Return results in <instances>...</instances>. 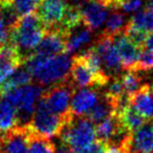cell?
<instances>
[{
  "mask_svg": "<svg viewBox=\"0 0 153 153\" xmlns=\"http://www.w3.org/2000/svg\"><path fill=\"white\" fill-rule=\"evenodd\" d=\"M114 42L121 56L123 69L134 70L140 60L143 48L132 42L124 33L114 37Z\"/></svg>",
  "mask_w": 153,
  "mask_h": 153,
  "instance_id": "obj_15",
  "label": "cell"
},
{
  "mask_svg": "<svg viewBox=\"0 0 153 153\" xmlns=\"http://www.w3.org/2000/svg\"><path fill=\"white\" fill-rule=\"evenodd\" d=\"M130 27L137 30L140 32L150 34L153 32V15L149 10L138 11L128 21Z\"/></svg>",
  "mask_w": 153,
  "mask_h": 153,
  "instance_id": "obj_24",
  "label": "cell"
},
{
  "mask_svg": "<svg viewBox=\"0 0 153 153\" xmlns=\"http://www.w3.org/2000/svg\"><path fill=\"white\" fill-rule=\"evenodd\" d=\"M12 27L2 17H0V46L9 43L7 41L11 39Z\"/></svg>",
  "mask_w": 153,
  "mask_h": 153,
  "instance_id": "obj_30",
  "label": "cell"
},
{
  "mask_svg": "<svg viewBox=\"0 0 153 153\" xmlns=\"http://www.w3.org/2000/svg\"><path fill=\"white\" fill-rule=\"evenodd\" d=\"M60 138L72 150L85 148L97 140L96 126L87 117L72 115L62 130Z\"/></svg>",
  "mask_w": 153,
  "mask_h": 153,
  "instance_id": "obj_5",
  "label": "cell"
},
{
  "mask_svg": "<svg viewBox=\"0 0 153 153\" xmlns=\"http://www.w3.org/2000/svg\"><path fill=\"white\" fill-rule=\"evenodd\" d=\"M76 90V87L69 79L68 81L45 89L42 99L46 102L53 112L61 117H66L71 113L70 104Z\"/></svg>",
  "mask_w": 153,
  "mask_h": 153,
  "instance_id": "obj_6",
  "label": "cell"
},
{
  "mask_svg": "<svg viewBox=\"0 0 153 153\" xmlns=\"http://www.w3.org/2000/svg\"><path fill=\"white\" fill-rule=\"evenodd\" d=\"M102 94L92 88L76 90L72 97L70 111L74 117H86L100 101Z\"/></svg>",
  "mask_w": 153,
  "mask_h": 153,
  "instance_id": "obj_14",
  "label": "cell"
},
{
  "mask_svg": "<svg viewBox=\"0 0 153 153\" xmlns=\"http://www.w3.org/2000/svg\"><path fill=\"white\" fill-rule=\"evenodd\" d=\"M107 147H108V144L97 140L96 142L92 143L88 147L81 149H74V150H72V153H106Z\"/></svg>",
  "mask_w": 153,
  "mask_h": 153,
  "instance_id": "obj_29",
  "label": "cell"
},
{
  "mask_svg": "<svg viewBox=\"0 0 153 153\" xmlns=\"http://www.w3.org/2000/svg\"><path fill=\"white\" fill-rule=\"evenodd\" d=\"M33 82V76L26 68H18L9 79L0 85V98L16 88L28 85Z\"/></svg>",
  "mask_w": 153,
  "mask_h": 153,
  "instance_id": "obj_22",
  "label": "cell"
},
{
  "mask_svg": "<svg viewBox=\"0 0 153 153\" xmlns=\"http://www.w3.org/2000/svg\"><path fill=\"white\" fill-rule=\"evenodd\" d=\"M65 0H41L37 15L42 20L47 30L59 28L67 11Z\"/></svg>",
  "mask_w": 153,
  "mask_h": 153,
  "instance_id": "obj_10",
  "label": "cell"
},
{
  "mask_svg": "<svg viewBox=\"0 0 153 153\" xmlns=\"http://www.w3.org/2000/svg\"><path fill=\"white\" fill-rule=\"evenodd\" d=\"M47 28L42 20L36 14H30L20 17L11 30V41L20 51L27 53L36 51L42 39L44 38Z\"/></svg>",
  "mask_w": 153,
  "mask_h": 153,
  "instance_id": "obj_2",
  "label": "cell"
},
{
  "mask_svg": "<svg viewBox=\"0 0 153 153\" xmlns=\"http://www.w3.org/2000/svg\"><path fill=\"white\" fill-rule=\"evenodd\" d=\"M121 78L125 88V92L129 98L143 87L142 76L138 74V71L136 70H127V72L124 74Z\"/></svg>",
  "mask_w": 153,
  "mask_h": 153,
  "instance_id": "obj_26",
  "label": "cell"
},
{
  "mask_svg": "<svg viewBox=\"0 0 153 153\" xmlns=\"http://www.w3.org/2000/svg\"><path fill=\"white\" fill-rule=\"evenodd\" d=\"M55 144L49 138L30 133L28 153H56Z\"/></svg>",
  "mask_w": 153,
  "mask_h": 153,
  "instance_id": "obj_25",
  "label": "cell"
},
{
  "mask_svg": "<svg viewBox=\"0 0 153 153\" xmlns=\"http://www.w3.org/2000/svg\"><path fill=\"white\" fill-rule=\"evenodd\" d=\"M24 63V57L12 42L0 46V85Z\"/></svg>",
  "mask_w": 153,
  "mask_h": 153,
  "instance_id": "obj_12",
  "label": "cell"
},
{
  "mask_svg": "<svg viewBox=\"0 0 153 153\" xmlns=\"http://www.w3.org/2000/svg\"><path fill=\"white\" fill-rule=\"evenodd\" d=\"M117 115L121 122V125L128 133L136 131L146 123V119L142 117L130 104L121 109Z\"/></svg>",
  "mask_w": 153,
  "mask_h": 153,
  "instance_id": "obj_19",
  "label": "cell"
},
{
  "mask_svg": "<svg viewBox=\"0 0 153 153\" xmlns=\"http://www.w3.org/2000/svg\"><path fill=\"white\" fill-rule=\"evenodd\" d=\"M130 105L147 121L153 120V84H145L129 98Z\"/></svg>",
  "mask_w": 153,
  "mask_h": 153,
  "instance_id": "obj_17",
  "label": "cell"
},
{
  "mask_svg": "<svg viewBox=\"0 0 153 153\" xmlns=\"http://www.w3.org/2000/svg\"><path fill=\"white\" fill-rule=\"evenodd\" d=\"M92 40V30L89 27L82 23L81 25L76 26L74 30L67 33L66 35V45H65V53H72L80 51L89 44Z\"/></svg>",
  "mask_w": 153,
  "mask_h": 153,
  "instance_id": "obj_18",
  "label": "cell"
},
{
  "mask_svg": "<svg viewBox=\"0 0 153 153\" xmlns=\"http://www.w3.org/2000/svg\"><path fill=\"white\" fill-rule=\"evenodd\" d=\"M112 114H117V109H115L114 104L106 96H104V94H102L100 101L88 112L86 117L94 124H99L100 122L104 121L105 119H107Z\"/></svg>",
  "mask_w": 153,
  "mask_h": 153,
  "instance_id": "obj_21",
  "label": "cell"
},
{
  "mask_svg": "<svg viewBox=\"0 0 153 153\" xmlns=\"http://www.w3.org/2000/svg\"><path fill=\"white\" fill-rule=\"evenodd\" d=\"M19 117L15 107L4 99L0 100V134L19 126Z\"/></svg>",
  "mask_w": 153,
  "mask_h": 153,
  "instance_id": "obj_20",
  "label": "cell"
},
{
  "mask_svg": "<svg viewBox=\"0 0 153 153\" xmlns=\"http://www.w3.org/2000/svg\"><path fill=\"white\" fill-rule=\"evenodd\" d=\"M120 145L126 153H153V120L128 134Z\"/></svg>",
  "mask_w": 153,
  "mask_h": 153,
  "instance_id": "obj_8",
  "label": "cell"
},
{
  "mask_svg": "<svg viewBox=\"0 0 153 153\" xmlns=\"http://www.w3.org/2000/svg\"><path fill=\"white\" fill-rule=\"evenodd\" d=\"M72 115H74L72 113L66 117L56 114L51 110L46 102L41 98L37 105L34 115L26 124V127L28 128L30 133L51 140V137L60 136L66 123Z\"/></svg>",
  "mask_w": 153,
  "mask_h": 153,
  "instance_id": "obj_3",
  "label": "cell"
},
{
  "mask_svg": "<svg viewBox=\"0 0 153 153\" xmlns=\"http://www.w3.org/2000/svg\"><path fill=\"white\" fill-rule=\"evenodd\" d=\"M69 79L74 87L79 89L101 87L98 76L90 69L82 53L72 58Z\"/></svg>",
  "mask_w": 153,
  "mask_h": 153,
  "instance_id": "obj_11",
  "label": "cell"
},
{
  "mask_svg": "<svg viewBox=\"0 0 153 153\" xmlns=\"http://www.w3.org/2000/svg\"><path fill=\"white\" fill-rule=\"evenodd\" d=\"M86 0H72V4L71 5H74V7H81L82 5L85 3ZM88 1V0H87Z\"/></svg>",
  "mask_w": 153,
  "mask_h": 153,
  "instance_id": "obj_34",
  "label": "cell"
},
{
  "mask_svg": "<svg viewBox=\"0 0 153 153\" xmlns=\"http://www.w3.org/2000/svg\"><path fill=\"white\" fill-rule=\"evenodd\" d=\"M41 0H13V7L19 17L34 14L38 10Z\"/></svg>",
  "mask_w": 153,
  "mask_h": 153,
  "instance_id": "obj_27",
  "label": "cell"
},
{
  "mask_svg": "<svg viewBox=\"0 0 153 153\" xmlns=\"http://www.w3.org/2000/svg\"><path fill=\"white\" fill-rule=\"evenodd\" d=\"M56 153H72V149L70 148L68 145L62 143V144H60L59 147L57 148Z\"/></svg>",
  "mask_w": 153,
  "mask_h": 153,
  "instance_id": "obj_32",
  "label": "cell"
},
{
  "mask_svg": "<svg viewBox=\"0 0 153 153\" xmlns=\"http://www.w3.org/2000/svg\"><path fill=\"white\" fill-rule=\"evenodd\" d=\"M128 25V22L124 13L114 10L113 12L109 13L108 18L105 23V34L109 35L111 37H115L120 34H123L125 32L126 27Z\"/></svg>",
  "mask_w": 153,
  "mask_h": 153,
  "instance_id": "obj_23",
  "label": "cell"
},
{
  "mask_svg": "<svg viewBox=\"0 0 153 153\" xmlns=\"http://www.w3.org/2000/svg\"><path fill=\"white\" fill-rule=\"evenodd\" d=\"M66 34L59 28L49 30L36 48L35 53L44 56H56L65 53Z\"/></svg>",
  "mask_w": 153,
  "mask_h": 153,
  "instance_id": "obj_16",
  "label": "cell"
},
{
  "mask_svg": "<svg viewBox=\"0 0 153 153\" xmlns=\"http://www.w3.org/2000/svg\"><path fill=\"white\" fill-rule=\"evenodd\" d=\"M30 131L26 125L0 134V153H28Z\"/></svg>",
  "mask_w": 153,
  "mask_h": 153,
  "instance_id": "obj_9",
  "label": "cell"
},
{
  "mask_svg": "<svg viewBox=\"0 0 153 153\" xmlns=\"http://www.w3.org/2000/svg\"><path fill=\"white\" fill-rule=\"evenodd\" d=\"M82 21L91 30L101 28L109 15V7L102 0H88L81 7Z\"/></svg>",
  "mask_w": 153,
  "mask_h": 153,
  "instance_id": "obj_13",
  "label": "cell"
},
{
  "mask_svg": "<svg viewBox=\"0 0 153 153\" xmlns=\"http://www.w3.org/2000/svg\"><path fill=\"white\" fill-rule=\"evenodd\" d=\"M147 10H149L153 15V0H150V1H149L148 5H147Z\"/></svg>",
  "mask_w": 153,
  "mask_h": 153,
  "instance_id": "obj_35",
  "label": "cell"
},
{
  "mask_svg": "<svg viewBox=\"0 0 153 153\" xmlns=\"http://www.w3.org/2000/svg\"><path fill=\"white\" fill-rule=\"evenodd\" d=\"M94 47L100 55L106 74L110 78L117 76L123 68V64L117 47L115 45L114 37L103 33L99 36Z\"/></svg>",
  "mask_w": 153,
  "mask_h": 153,
  "instance_id": "obj_7",
  "label": "cell"
},
{
  "mask_svg": "<svg viewBox=\"0 0 153 153\" xmlns=\"http://www.w3.org/2000/svg\"><path fill=\"white\" fill-rule=\"evenodd\" d=\"M106 153H126L120 144H108Z\"/></svg>",
  "mask_w": 153,
  "mask_h": 153,
  "instance_id": "obj_31",
  "label": "cell"
},
{
  "mask_svg": "<svg viewBox=\"0 0 153 153\" xmlns=\"http://www.w3.org/2000/svg\"><path fill=\"white\" fill-rule=\"evenodd\" d=\"M25 68L41 86H53L69 80L72 59L68 53L44 56L32 53L24 59Z\"/></svg>",
  "mask_w": 153,
  "mask_h": 153,
  "instance_id": "obj_1",
  "label": "cell"
},
{
  "mask_svg": "<svg viewBox=\"0 0 153 153\" xmlns=\"http://www.w3.org/2000/svg\"><path fill=\"white\" fill-rule=\"evenodd\" d=\"M44 89L39 84H28L7 92L1 99L11 103L17 110L20 125H26L34 115Z\"/></svg>",
  "mask_w": 153,
  "mask_h": 153,
  "instance_id": "obj_4",
  "label": "cell"
},
{
  "mask_svg": "<svg viewBox=\"0 0 153 153\" xmlns=\"http://www.w3.org/2000/svg\"><path fill=\"white\" fill-rule=\"evenodd\" d=\"M153 69V51L147 48H143L140 60L137 62L135 69L136 71H147Z\"/></svg>",
  "mask_w": 153,
  "mask_h": 153,
  "instance_id": "obj_28",
  "label": "cell"
},
{
  "mask_svg": "<svg viewBox=\"0 0 153 153\" xmlns=\"http://www.w3.org/2000/svg\"><path fill=\"white\" fill-rule=\"evenodd\" d=\"M144 48H147L149 51H153V32L150 33L147 37V40L145 42L144 45Z\"/></svg>",
  "mask_w": 153,
  "mask_h": 153,
  "instance_id": "obj_33",
  "label": "cell"
}]
</instances>
